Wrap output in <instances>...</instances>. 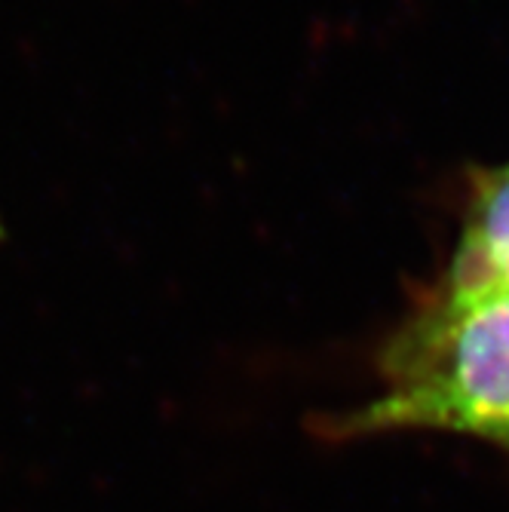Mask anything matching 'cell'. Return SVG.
Masks as SVG:
<instances>
[{
    "label": "cell",
    "instance_id": "6da1fadb",
    "mask_svg": "<svg viewBox=\"0 0 509 512\" xmlns=\"http://www.w3.org/2000/svg\"><path fill=\"white\" fill-rule=\"evenodd\" d=\"M393 430L473 436L509 454V289H439L390 341L381 393L322 427L332 439Z\"/></svg>",
    "mask_w": 509,
    "mask_h": 512
},
{
    "label": "cell",
    "instance_id": "7a4b0ae2",
    "mask_svg": "<svg viewBox=\"0 0 509 512\" xmlns=\"http://www.w3.org/2000/svg\"><path fill=\"white\" fill-rule=\"evenodd\" d=\"M439 289H509V166L482 178L464 237Z\"/></svg>",
    "mask_w": 509,
    "mask_h": 512
}]
</instances>
